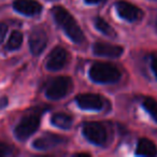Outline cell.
Wrapping results in <instances>:
<instances>
[{
  "mask_svg": "<svg viewBox=\"0 0 157 157\" xmlns=\"http://www.w3.org/2000/svg\"><path fill=\"white\" fill-rule=\"evenodd\" d=\"M52 14L55 22L63 30L71 41L74 43H81L84 41V33L78 25L74 17L63 7H54L52 9Z\"/></svg>",
  "mask_w": 157,
  "mask_h": 157,
  "instance_id": "cell-1",
  "label": "cell"
},
{
  "mask_svg": "<svg viewBox=\"0 0 157 157\" xmlns=\"http://www.w3.org/2000/svg\"><path fill=\"white\" fill-rule=\"evenodd\" d=\"M88 75L90 80L96 83L110 84L117 82L122 76V73L115 66L111 63H96L90 68Z\"/></svg>",
  "mask_w": 157,
  "mask_h": 157,
  "instance_id": "cell-2",
  "label": "cell"
},
{
  "mask_svg": "<svg viewBox=\"0 0 157 157\" xmlns=\"http://www.w3.org/2000/svg\"><path fill=\"white\" fill-rule=\"evenodd\" d=\"M73 87L72 78L69 76H57L48 84L45 96L53 100H58L67 96Z\"/></svg>",
  "mask_w": 157,
  "mask_h": 157,
  "instance_id": "cell-3",
  "label": "cell"
},
{
  "mask_svg": "<svg viewBox=\"0 0 157 157\" xmlns=\"http://www.w3.org/2000/svg\"><path fill=\"white\" fill-rule=\"evenodd\" d=\"M40 126V116L38 114H27L18 122L14 129V135L21 141L28 139L37 131Z\"/></svg>",
  "mask_w": 157,
  "mask_h": 157,
  "instance_id": "cell-4",
  "label": "cell"
},
{
  "mask_svg": "<svg viewBox=\"0 0 157 157\" xmlns=\"http://www.w3.org/2000/svg\"><path fill=\"white\" fill-rule=\"evenodd\" d=\"M84 137L95 145L102 146L107 142V131L102 124L98 122H87L82 128Z\"/></svg>",
  "mask_w": 157,
  "mask_h": 157,
  "instance_id": "cell-5",
  "label": "cell"
},
{
  "mask_svg": "<svg viewBox=\"0 0 157 157\" xmlns=\"http://www.w3.org/2000/svg\"><path fill=\"white\" fill-rule=\"evenodd\" d=\"M115 9L117 14L127 22H136L143 16L141 9L126 0H120L115 3Z\"/></svg>",
  "mask_w": 157,
  "mask_h": 157,
  "instance_id": "cell-6",
  "label": "cell"
},
{
  "mask_svg": "<svg viewBox=\"0 0 157 157\" xmlns=\"http://www.w3.org/2000/svg\"><path fill=\"white\" fill-rule=\"evenodd\" d=\"M48 35L42 27H35L29 36V48L35 56H39L46 48Z\"/></svg>",
  "mask_w": 157,
  "mask_h": 157,
  "instance_id": "cell-7",
  "label": "cell"
},
{
  "mask_svg": "<svg viewBox=\"0 0 157 157\" xmlns=\"http://www.w3.org/2000/svg\"><path fill=\"white\" fill-rule=\"evenodd\" d=\"M68 60V52L61 46H56L50 53L46 59L45 67L51 71H57L65 67Z\"/></svg>",
  "mask_w": 157,
  "mask_h": 157,
  "instance_id": "cell-8",
  "label": "cell"
},
{
  "mask_svg": "<svg viewBox=\"0 0 157 157\" xmlns=\"http://www.w3.org/2000/svg\"><path fill=\"white\" fill-rule=\"evenodd\" d=\"M78 105L83 110L88 111H100L103 108V100L97 94H81L75 98Z\"/></svg>",
  "mask_w": 157,
  "mask_h": 157,
  "instance_id": "cell-9",
  "label": "cell"
},
{
  "mask_svg": "<svg viewBox=\"0 0 157 157\" xmlns=\"http://www.w3.org/2000/svg\"><path fill=\"white\" fill-rule=\"evenodd\" d=\"M63 141H65V138H63L61 136L46 132L44 135H42L41 137L37 138L33 141V146L36 150L46 151V150H51V148L55 147V146L60 145Z\"/></svg>",
  "mask_w": 157,
  "mask_h": 157,
  "instance_id": "cell-10",
  "label": "cell"
},
{
  "mask_svg": "<svg viewBox=\"0 0 157 157\" xmlns=\"http://www.w3.org/2000/svg\"><path fill=\"white\" fill-rule=\"evenodd\" d=\"M93 52L95 55L103 57H109V58H117L122 56L124 52V48L115 44L105 43V42H96L93 45Z\"/></svg>",
  "mask_w": 157,
  "mask_h": 157,
  "instance_id": "cell-11",
  "label": "cell"
},
{
  "mask_svg": "<svg viewBox=\"0 0 157 157\" xmlns=\"http://www.w3.org/2000/svg\"><path fill=\"white\" fill-rule=\"evenodd\" d=\"M13 8L18 13L27 16H35L41 13L42 6L37 0H14Z\"/></svg>",
  "mask_w": 157,
  "mask_h": 157,
  "instance_id": "cell-12",
  "label": "cell"
},
{
  "mask_svg": "<svg viewBox=\"0 0 157 157\" xmlns=\"http://www.w3.org/2000/svg\"><path fill=\"white\" fill-rule=\"evenodd\" d=\"M136 154L140 155V156H156L157 146L152 140L142 138L138 141Z\"/></svg>",
  "mask_w": 157,
  "mask_h": 157,
  "instance_id": "cell-13",
  "label": "cell"
},
{
  "mask_svg": "<svg viewBox=\"0 0 157 157\" xmlns=\"http://www.w3.org/2000/svg\"><path fill=\"white\" fill-rule=\"evenodd\" d=\"M51 122L54 126L58 127L61 129H69L72 126V122H73V118L71 115L67 113H55L54 115L51 118Z\"/></svg>",
  "mask_w": 157,
  "mask_h": 157,
  "instance_id": "cell-14",
  "label": "cell"
},
{
  "mask_svg": "<svg viewBox=\"0 0 157 157\" xmlns=\"http://www.w3.org/2000/svg\"><path fill=\"white\" fill-rule=\"evenodd\" d=\"M23 43V33L18 30H14L11 33L9 40L7 42V50L16 51L22 46Z\"/></svg>",
  "mask_w": 157,
  "mask_h": 157,
  "instance_id": "cell-15",
  "label": "cell"
},
{
  "mask_svg": "<svg viewBox=\"0 0 157 157\" xmlns=\"http://www.w3.org/2000/svg\"><path fill=\"white\" fill-rule=\"evenodd\" d=\"M95 26H96V28L98 29L100 33H102L103 35L109 36V37H114V36H115L114 29L112 28L109 23L105 22L103 18H101V17L95 18Z\"/></svg>",
  "mask_w": 157,
  "mask_h": 157,
  "instance_id": "cell-16",
  "label": "cell"
},
{
  "mask_svg": "<svg viewBox=\"0 0 157 157\" xmlns=\"http://www.w3.org/2000/svg\"><path fill=\"white\" fill-rule=\"evenodd\" d=\"M142 105H143L144 110L152 116L153 120L157 122V100H155L154 98H151V97H147L143 100Z\"/></svg>",
  "mask_w": 157,
  "mask_h": 157,
  "instance_id": "cell-17",
  "label": "cell"
},
{
  "mask_svg": "<svg viewBox=\"0 0 157 157\" xmlns=\"http://www.w3.org/2000/svg\"><path fill=\"white\" fill-rule=\"evenodd\" d=\"M12 153V148L10 145H8L7 143H3V142H0V157H5L9 156Z\"/></svg>",
  "mask_w": 157,
  "mask_h": 157,
  "instance_id": "cell-18",
  "label": "cell"
},
{
  "mask_svg": "<svg viewBox=\"0 0 157 157\" xmlns=\"http://www.w3.org/2000/svg\"><path fill=\"white\" fill-rule=\"evenodd\" d=\"M8 31V26L5 24V23L0 22V44L2 43V41L5 40V37L7 35Z\"/></svg>",
  "mask_w": 157,
  "mask_h": 157,
  "instance_id": "cell-19",
  "label": "cell"
},
{
  "mask_svg": "<svg viewBox=\"0 0 157 157\" xmlns=\"http://www.w3.org/2000/svg\"><path fill=\"white\" fill-rule=\"evenodd\" d=\"M151 67H152V70L154 72L155 76L157 78V56L153 57L152 61H151Z\"/></svg>",
  "mask_w": 157,
  "mask_h": 157,
  "instance_id": "cell-20",
  "label": "cell"
},
{
  "mask_svg": "<svg viewBox=\"0 0 157 157\" xmlns=\"http://www.w3.org/2000/svg\"><path fill=\"white\" fill-rule=\"evenodd\" d=\"M102 1H105V0H85V2L88 5H98Z\"/></svg>",
  "mask_w": 157,
  "mask_h": 157,
  "instance_id": "cell-21",
  "label": "cell"
},
{
  "mask_svg": "<svg viewBox=\"0 0 157 157\" xmlns=\"http://www.w3.org/2000/svg\"><path fill=\"white\" fill-rule=\"evenodd\" d=\"M75 155L76 156H90V154H87V153H78Z\"/></svg>",
  "mask_w": 157,
  "mask_h": 157,
  "instance_id": "cell-22",
  "label": "cell"
}]
</instances>
